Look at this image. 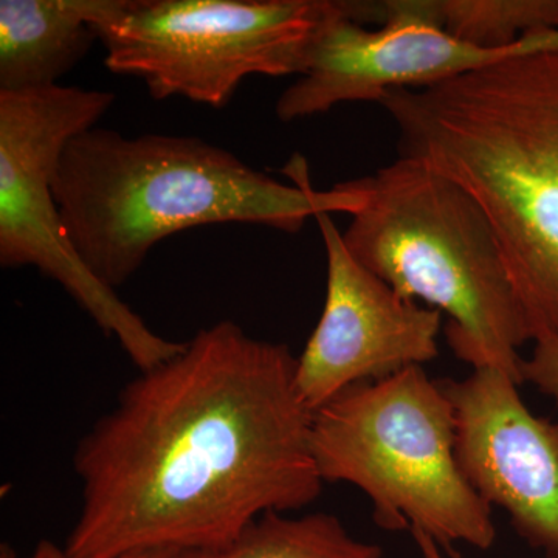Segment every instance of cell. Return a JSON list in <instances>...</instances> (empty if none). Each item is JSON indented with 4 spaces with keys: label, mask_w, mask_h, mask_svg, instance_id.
Wrapping results in <instances>:
<instances>
[{
    "label": "cell",
    "mask_w": 558,
    "mask_h": 558,
    "mask_svg": "<svg viewBox=\"0 0 558 558\" xmlns=\"http://www.w3.org/2000/svg\"><path fill=\"white\" fill-rule=\"evenodd\" d=\"M288 344L223 319L142 371L80 440L70 558L196 553L269 512L314 502L325 481Z\"/></svg>",
    "instance_id": "cell-1"
},
{
    "label": "cell",
    "mask_w": 558,
    "mask_h": 558,
    "mask_svg": "<svg viewBox=\"0 0 558 558\" xmlns=\"http://www.w3.org/2000/svg\"><path fill=\"white\" fill-rule=\"evenodd\" d=\"M379 105L402 156L483 209L531 340L558 337V51L389 90Z\"/></svg>",
    "instance_id": "cell-2"
},
{
    "label": "cell",
    "mask_w": 558,
    "mask_h": 558,
    "mask_svg": "<svg viewBox=\"0 0 558 558\" xmlns=\"http://www.w3.org/2000/svg\"><path fill=\"white\" fill-rule=\"evenodd\" d=\"M264 174L201 138L90 128L62 150L53 194L65 233L92 274L116 289L171 234L209 223H255L299 233L319 213L355 215L365 194L349 182L312 186L303 156Z\"/></svg>",
    "instance_id": "cell-3"
},
{
    "label": "cell",
    "mask_w": 558,
    "mask_h": 558,
    "mask_svg": "<svg viewBox=\"0 0 558 558\" xmlns=\"http://www.w3.org/2000/svg\"><path fill=\"white\" fill-rule=\"evenodd\" d=\"M351 182L365 194L343 233L351 255L403 299L446 312L458 359L523 384L519 349L531 337L480 205L411 157Z\"/></svg>",
    "instance_id": "cell-4"
},
{
    "label": "cell",
    "mask_w": 558,
    "mask_h": 558,
    "mask_svg": "<svg viewBox=\"0 0 558 558\" xmlns=\"http://www.w3.org/2000/svg\"><path fill=\"white\" fill-rule=\"evenodd\" d=\"M311 435L322 480L359 487L385 531L494 546L492 508L459 465L453 407L422 366L344 389L315 411Z\"/></svg>",
    "instance_id": "cell-5"
},
{
    "label": "cell",
    "mask_w": 558,
    "mask_h": 558,
    "mask_svg": "<svg viewBox=\"0 0 558 558\" xmlns=\"http://www.w3.org/2000/svg\"><path fill=\"white\" fill-rule=\"evenodd\" d=\"M332 0H126L97 25L106 65L156 100L222 108L252 75H303Z\"/></svg>",
    "instance_id": "cell-6"
},
{
    "label": "cell",
    "mask_w": 558,
    "mask_h": 558,
    "mask_svg": "<svg viewBox=\"0 0 558 558\" xmlns=\"http://www.w3.org/2000/svg\"><path fill=\"white\" fill-rule=\"evenodd\" d=\"M116 101L106 90L51 86L0 90V264L36 267L60 282L98 328L116 337L140 371L156 368L185 343L157 336L95 277L80 258L62 223L53 179L62 150L95 128Z\"/></svg>",
    "instance_id": "cell-7"
},
{
    "label": "cell",
    "mask_w": 558,
    "mask_h": 558,
    "mask_svg": "<svg viewBox=\"0 0 558 558\" xmlns=\"http://www.w3.org/2000/svg\"><path fill=\"white\" fill-rule=\"evenodd\" d=\"M314 219L328 259V288L295 373L312 413L349 387L432 362L440 330L439 311L403 299L351 255L330 213Z\"/></svg>",
    "instance_id": "cell-8"
},
{
    "label": "cell",
    "mask_w": 558,
    "mask_h": 558,
    "mask_svg": "<svg viewBox=\"0 0 558 558\" xmlns=\"http://www.w3.org/2000/svg\"><path fill=\"white\" fill-rule=\"evenodd\" d=\"M439 384L453 407L458 461L470 486L506 510L529 545L558 558V424L532 414L519 381L497 368Z\"/></svg>",
    "instance_id": "cell-9"
},
{
    "label": "cell",
    "mask_w": 558,
    "mask_h": 558,
    "mask_svg": "<svg viewBox=\"0 0 558 558\" xmlns=\"http://www.w3.org/2000/svg\"><path fill=\"white\" fill-rule=\"evenodd\" d=\"M126 0H2L0 90L58 86Z\"/></svg>",
    "instance_id": "cell-10"
},
{
    "label": "cell",
    "mask_w": 558,
    "mask_h": 558,
    "mask_svg": "<svg viewBox=\"0 0 558 558\" xmlns=\"http://www.w3.org/2000/svg\"><path fill=\"white\" fill-rule=\"evenodd\" d=\"M180 558H381V549L352 537L330 513L293 519L269 512L253 521L233 542Z\"/></svg>",
    "instance_id": "cell-11"
},
{
    "label": "cell",
    "mask_w": 558,
    "mask_h": 558,
    "mask_svg": "<svg viewBox=\"0 0 558 558\" xmlns=\"http://www.w3.org/2000/svg\"><path fill=\"white\" fill-rule=\"evenodd\" d=\"M433 24L454 38L502 49L523 36L558 31V0H418Z\"/></svg>",
    "instance_id": "cell-12"
},
{
    "label": "cell",
    "mask_w": 558,
    "mask_h": 558,
    "mask_svg": "<svg viewBox=\"0 0 558 558\" xmlns=\"http://www.w3.org/2000/svg\"><path fill=\"white\" fill-rule=\"evenodd\" d=\"M523 379L558 403V337L535 341L532 357L523 362Z\"/></svg>",
    "instance_id": "cell-13"
},
{
    "label": "cell",
    "mask_w": 558,
    "mask_h": 558,
    "mask_svg": "<svg viewBox=\"0 0 558 558\" xmlns=\"http://www.w3.org/2000/svg\"><path fill=\"white\" fill-rule=\"evenodd\" d=\"M0 558H70L64 550V546H58L57 543L50 539H40L38 545L33 548L31 554L25 557H17V554L11 549V546L3 543L2 550H0ZM121 558H180L178 554L171 553H145L134 554V556H126Z\"/></svg>",
    "instance_id": "cell-14"
},
{
    "label": "cell",
    "mask_w": 558,
    "mask_h": 558,
    "mask_svg": "<svg viewBox=\"0 0 558 558\" xmlns=\"http://www.w3.org/2000/svg\"><path fill=\"white\" fill-rule=\"evenodd\" d=\"M411 534H413L414 542H416L421 558H447L438 543L429 538L427 534L418 531H413Z\"/></svg>",
    "instance_id": "cell-15"
}]
</instances>
